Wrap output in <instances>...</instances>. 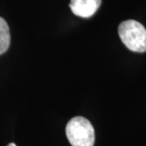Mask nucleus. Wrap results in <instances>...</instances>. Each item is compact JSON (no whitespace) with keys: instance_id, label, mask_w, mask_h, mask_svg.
Here are the masks:
<instances>
[{"instance_id":"1","label":"nucleus","mask_w":146,"mask_h":146,"mask_svg":"<svg viewBox=\"0 0 146 146\" xmlns=\"http://www.w3.org/2000/svg\"><path fill=\"white\" fill-rule=\"evenodd\" d=\"M121 41L133 52L146 51V29L140 22L128 20L122 22L118 29Z\"/></svg>"},{"instance_id":"2","label":"nucleus","mask_w":146,"mask_h":146,"mask_svg":"<svg viewBox=\"0 0 146 146\" xmlns=\"http://www.w3.org/2000/svg\"><path fill=\"white\" fill-rule=\"evenodd\" d=\"M66 135L72 146H94L95 132L92 123L82 116H76L66 126Z\"/></svg>"},{"instance_id":"3","label":"nucleus","mask_w":146,"mask_h":146,"mask_svg":"<svg viewBox=\"0 0 146 146\" xmlns=\"http://www.w3.org/2000/svg\"><path fill=\"white\" fill-rule=\"evenodd\" d=\"M101 3L102 0H71L69 7L74 15L89 18L98 10Z\"/></svg>"},{"instance_id":"4","label":"nucleus","mask_w":146,"mask_h":146,"mask_svg":"<svg viewBox=\"0 0 146 146\" xmlns=\"http://www.w3.org/2000/svg\"><path fill=\"white\" fill-rule=\"evenodd\" d=\"M11 42L9 27L6 21L0 17V55L8 50Z\"/></svg>"},{"instance_id":"5","label":"nucleus","mask_w":146,"mask_h":146,"mask_svg":"<svg viewBox=\"0 0 146 146\" xmlns=\"http://www.w3.org/2000/svg\"><path fill=\"white\" fill-rule=\"evenodd\" d=\"M7 146H16V145L15 143H10V144H9Z\"/></svg>"}]
</instances>
